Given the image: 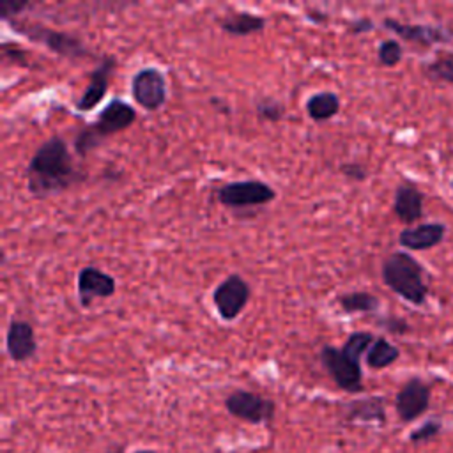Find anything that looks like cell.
Returning a JSON list of instances; mask_svg holds the SVG:
<instances>
[{
    "label": "cell",
    "mask_w": 453,
    "mask_h": 453,
    "mask_svg": "<svg viewBox=\"0 0 453 453\" xmlns=\"http://www.w3.org/2000/svg\"><path fill=\"white\" fill-rule=\"evenodd\" d=\"M306 18L311 19V21H315V23H326V21H327V14L319 12V11H308V12H306Z\"/></svg>",
    "instance_id": "obj_31"
},
{
    "label": "cell",
    "mask_w": 453,
    "mask_h": 453,
    "mask_svg": "<svg viewBox=\"0 0 453 453\" xmlns=\"http://www.w3.org/2000/svg\"><path fill=\"white\" fill-rule=\"evenodd\" d=\"M403 55V48L396 39H386L377 48V60L384 67H395L400 64Z\"/></svg>",
    "instance_id": "obj_25"
},
{
    "label": "cell",
    "mask_w": 453,
    "mask_h": 453,
    "mask_svg": "<svg viewBox=\"0 0 453 453\" xmlns=\"http://www.w3.org/2000/svg\"><path fill=\"white\" fill-rule=\"evenodd\" d=\"M131 96L136 104L147 111H157L168 99L166 78L161 69L147 65L131 78Z\"/></svg>",
    "instance_id": "obj_9"
},
{
    "label": "cell",
    "mask_w": 453,
    "mask_h": 453,
    "mask_svg": "<svg viewBox=\"0 0 453 453\" xmlns=\"http://www.w3.org/2000/svg\"><path fill=\"white\" fill-rule=\"evenodd\" d=\"M136 120L134 108L120 97H113L97 115L92 124L83 126L73 142L74 152L78 156H87L96 150L108 136L126 131Z\"/></svg>",
    "instance_id": "obj_2"
},
{
    "label": "cell",
    "mask_w": 453,
    "mask_h": 453,
    "mask_svg": "<svg viewBox=\"0 0 453 453\" xmlns=\"http://www.w3.org/2000/svg\"><path fill=\"white\" fill-rule=\"evenodd\" d=\"M225 409L234 418L251 423V425H265L271 423L276 412V405L271 398H265L258 393L235 389L225 398Z\"/></svg>",
    "instance_id": "obj_8"
},
{
    "label": "cell",
    "mask_w": 453,
    "mask_h": 453,
    "mask_svg": "<svg viewBox=\"0 0 453 453\" xmlns=\"http://www.w3.org/2000/svg\"><path fill=\"white\" fill-rule=\"evenodd\" d=\"M446 226L442 223H421L418 226H407L398 234V242L414 251L430 250L442 242Z\"/></svg>",
    "instance_id": "obj_16"
},
{
    "label": "cell",
    "mask_w": 453,
    "mask_h": 453,
    "mask_svg": "<svg viewBox=\"0 0 453 453\" xmlns=\"http://www.w3.org/2000/svg\"><path fill=\"white\" fill-rule=\"evenodd\" d=\"M211 297L219 319L232 322L246 308L251 297V287L241 274L232 273L214 287Z\"/></svg>",
    "instance_id": "obj_7"
},
{
    "label": "cell",
    "mask_w": 453,
    "mask_h": 453,
    "mask_svg": "<svg viewBox=\"0 0 453 453\" xmlns=\"http://www.w3.org/2000/svg\"><path fill=\"white\" fill-rule=\"evenodd\" d=\"M267 19L260 14H253L248 11H239V12H230L225 18L219 19V28L235 37H246L251 34H258L265 28Z\"/></svg>",
    "instance_id": "obj_17"
},
{
    "label": "cell",
    "mask_w": 453,
    "mask_h": 453,
    "mask_svg": "<svg viewBox=\"0 0 453 453\" xmlns=\"http://www.w3.org/2000/svg\"><path fill=\"white\" fill-rule=\"evenodd\" d=\"M379 324L382 327H386L388 331L395 333V334H402V333H407L409 331V324L403 320V319H398V317H386V319H380Z\"/></svg>",
    "instance_id": "obj_29"
},
{
    "label": "cell",
    "mask_w": 453,
    "mask_h": 453,
    "mask_svg": "<svg viewBox=\"0 0 453 453\" xmlns=\"http://www.w3.org/2000/svg\"><path fill=\"white\" fill-rule=\"evenodd\" d=\"M451 188H453V184H451Z\"/></svg>",
    "instance_id": "obj_33"
},
{
    "label": "cell",
    "mask_w": 453,
    "mask_h": 453,
    "mask_svg": "<svg viewBox=\"0 0 453 453\" xmlns=\"http://www.w3.org/2000/svg\"><path fill=\"white\" fill-rule=\"evenodd\" d=\"M320 363L324 370L331 375L334 384L347 393L363 391V372L361 359H356L342 347L322 345L320 349Z\"/></svg>",
    "instance_id": "obj_6"
},
{
    "label": "cell",
    "mask_w": 453,
    "mask_h": 453,
    "mask_svg": "<svg viewBox=\"0 0 453 453\" xmlns=\"http://www.w3.org/2000/svg\"><path fill=\"white\" fill-rule=\"evenodd\" d=\"M373 30V21L370 18H357L349 23V32L350 34H365Z\"/></svg>",
    "instance_id": "obj_30"
},
{
    "label": "cell",
    "mask_w": 453,
    "mask_h": 453,
    "mask_svg": "<svg viewBox=\"0 0 453 453\" xmlns=\"http://www.w3.org/2000/svg\"><path fill=\"white\" fill-rule=\"evenodd\" d=\"M382 27L407 42H414L419 46H432L434 42H444L449 39V34L439 27L430 25H414V23H402L393 18H384Z\"/></svg>",
    "instance_id": "obj_14"
},
{
    "label": "cell",
    "mask_w": 453,
    "mask_h": 453,
    "mask_svg": "<svg viewBox=\"0 0 453 453\" xmlns=\"http://www.w3.org/2000/svg\"><path fill=\"white\" fill-rule=\"evenodd\" d=\"M439 432H441V423L430 419V421L423 423L421 426H418L414 432H411L409 439H411V442H426L432 437H435Z\"/></svg>",
    "instance_id": "obj_26"
},
{
    "label": "cell",
    "mask_w": 453,
    "mask_h": 453,
    "mask_svg": "<svg viewBox=\"0 0 453 453\" xmlns=\"http://www.w3.org/2000/svg\"><path fill=\"white\" fill-rule=\"evenodd\" d=\"M380 276L384 285L411 304H423L428 296L423 265L405 251H395L382 262Z\"/></svg>",
    "instance_id": "obj_3"
},
{
    "label": "cell",
    "mask_w": 453,
    "mask_h": 453,
    "mask_svg": "<svg viewBox=\"0 0 453 453\" xmlns=\"http://www.w3.org/2000/svg\"><path fill=\"white\" fill-rule=\"evenodd\" d=\"M115 67L113 57H103L97 64V67L88 76V85L81 92V96L76 99L74 108L81 113L92 111L106 96L108 85H110V74Z\"/></svg>",
    "instance_id": "obj_12"
},
{
    "label": "cell",
    "mask_w": 453,
    "mask_h": 453,
    "mask_svg": "<svg viewBox=\"0 0 453 453\" xmlns=\"http://www.w3.org/2000/svg\"><path fill=\"white\" fill-rule=\"evenodd\" d=\"M347 421H361V423H384L386 411H384V398L380 396H368L361 400L349 402L345 409Z\"/></svg>",
    "instance_id": "obj_18"
},
{
    "label": "cell",
    "mask_w": 453,
    "mask_h": 453,
    "mask_svg": "<svg viewBox=\"0 0 453 453\" xmlns=\"http://www.w3.org/2000/svg\"><path fill=\"white\" fill-rule=\"evenodd\" d=\"M423 73L426 74V78L434 81L453 83V53L451 51L437 53V58L423 67Z\"/></svg>",
    "instance_id": "obj_22"
},
{
    "label": "cell",
    "mask_w": 453,
    "mask_h": 453,
    "mask_svg": "<svg viewBox=\"0 0 453 453\" xmlns=\"http://www.w3.org/2000/svg\"><path fill=\"white\" fill-rule=\"evenodd\" d=\"M393 212L405 225L418 221L423 216V193L409 180L400 182L395 189Z\"/></svg>",
    "instance_id": "obj_15"
},
{
    "label": "cell",
    "mask_w": 453,
    "mask_h": 453,
    "mask_svg": "<svg viewBox=\"0 0 453 453\" xmlns=\"http://www.w3.org/2000/svg\"><path fill=\"white\" fill-rule=\"evenodd\" d=\"M306 113L311 120L322 122L333 119L340 111V97L334 92L322 90L306 99Z\"/></svg>",
    "instance_id": "obj_19"
},
{
    "label": "cell",
    "mask_w": 453,
    "mask_h": 453,
    "mask_svg": "<svg viewBox=\"0 0 453 453\" xmlns=\"http://www.w3.org/2000/svg\"><path fill=\"white\" fill-rule=\"evenodd\" d=\"M373 340H375V336L372 333H368V331H354V333H350L347 336V340L343 342L342 349L345 352H349L350 356H354L356 359H361V356L368 352V349L373 343Z\"/></svg>",
    "instance_id": "obj_24"
},
{
    "label": "cell",
    "mask_w": 453,
    "mask_h": 453,
    "mask_svg": "<svg viewBox=\"0 0 453 453\" xmlns=\"http://www.w3.org/2000/svg\"><path fill=\"white\" fill-rule=\"evenodd\" d=\"M216 198L228 209H248L271 203L276 198V189L260 179L230 180L218 188Z\"/></svg>",
    "instance_id": "obj_5"
},
{
    "label": "cell",
    "mask_w": 453,
    "mask_h": 453,
    "mask_svg": "<svg viewBox=\"0 0 453 453\" xmlns=\"http://www.w3.org/2000/svg\"><path fill=\"white\" fill-rule=\"evenodd\" d=\"M78 301L83 308H90L96 299H108L117 290V281L111 274L99 267L85 265L78 271L76 278Z\"/></svg>",
    "instance_id": "obj_10"
},
{
    "label": "cell",
    "mask_w": 453,
    "mask_h": 453,
    "mask_svg": "<svg viewBox=\"0 0 453 453\" xmlns=\"http://www.w3.org/2000/svg\"><path fill=\"white\" fill-rule=\"evenodd\" d=\"M340 172H342L347 179H350V180H354V182H361V180H365L366 175H368L366 168H365L361 163H354V161L340 165Z\"/></svg>",
    "instance_id": "obj_28"
},
{
    "label": "cell",
    "mask_w": 453,
    "mask_h": 453,
    "mask_svg": "<svg viewBox=\"0 0 453 453\" xmlns=\"http://www.w3.org/2000/svg\"><path fill=\"white\" fill-rule=\"evenodd\" d=\"M400 357V349L388 342L384 336H377L365 354V361L373 370H382L393 365Z\"/></svg>",
    "instance_id": "obj_20"
},
{
    "label": "cell",
    "mask_w": 453,
    "mask_h": 453,
    "mask_svg": "<svg viewBox=\"0 0 453 453\" xmlns=\"http://www.w3.org/2000/svg\"><path fill=\"white\" fill-rule=\"evenodd\" d=\"M428 405H430V386L418 377L409 379L400 388L395 398L396 414L403 423H409L419 418L423 412H426Z\"/></svg>",
    "instance_id": "obj_11"
},
{
    "label": "cell",
    "mask_w": 453,
    "mask_h": 453,
    "mask_svg": "<svg viewBox=\"0 0 453 453\" xmlns=\"http://www.w3.org/2000/svg\"><path fill=\"white\" fill-rule=\"evenodd\" d=\"M9 23H11L12 30L28 37L34 42L42 44L44 48H48L51 53H55L58 57L78 60V58L90 55L88 50L83 46V42L67 32L51 30L39 23H19L14 19H9Z\"/></svg>",
    "instance_id": "obj_4"
},
{
    "label": "cell",
    "mask_w": 453,
    "mask_h": 453,
    "mask_svg": "<svg viewBox=\"0 0 453 453\" xmlns=\"http://www.w3.org/2000/svg\"><path fill=\"white\" fill-rule=\"evenodd\" d=\"M85 180L74 165L67 142L53 134L44 140L27 165V189L35 198H48Z\"/></svg>",
    "instance_id": "obj_1"
},
{
    "label": "cell",
    "mask_w": 453,
    "mask_h": 453,
    "mask_svg": "<svg viewBox=\"0 0 453 453\" xmlns=\"http://www.w3.org/2000/svg\"><path fill=\"white\" fill-rule=\"evenodd\" d=\"M5 350L14 363H23L35 356L37 342L34 327L28 320L11 319L5 331Z\"/></svg>",
    "instance_id": "obj_13"
},
{
    "label": "cell",
    "mask_w": 453,
    "mask_h": 453,
    "mask_svg": "<svg viewBox=\"0 0 453 453\" xmlns=\"http://www.w3.org/2000/svg\"><path fill=\"white\" fill-rule=\"evenodd\" d=\"M257 117L265 122H280L285 117V104L271 96H258L255 99Z\"/></svg>",
    "instance_id": "obj_23"
},
{
    "label": "cell",
    "mask_w": 453,
    "mask_h": 453,
    "mask_svg": "<svg viewBox=\"0 0 453 453\" xmlns=\"http://www.w3.org/2000/svg\"><path fill=\"white\" fill-rule=\"evenodd\" d=\"M28 7L27 0H4L0 5V14L5 21L12 19L16 14H19L21 11H25Z\"/></svg>",
    "instance_id": "obj_27"
},
{
    "label": "cell",
    "mask_w": 453,
    "mask_h": 453,
    "mask_svg": "<svg viewBox=\"0 0 453 453\" xmlns=\"http://www.w3.org/2000/svg\"><path fill=\"white\" fill-rule=\"evenodd\" d=\"M336 303L345 313H375L380 308L377 296L370 292H345L336 297Z\"/></svg>",
    "instance_id": "obj_21"
},
{
    "label": "cell",
    "mask_w": 453,
    "mask_h": 453,
    "mask_svg": "<svg viewBox=\"0 0 453 453\" xmlns=\"http://www.w3.org/2000/svg\"><path fill=\"white\" fill-rule=\"evenodd\" d=\"M134 453H156V451H152V449H138Z\"/></svg>",
    "instance_id": "obj_32"
}]
</instances>
